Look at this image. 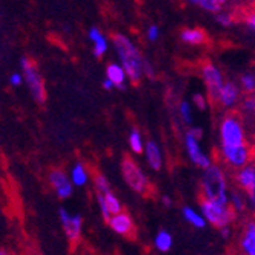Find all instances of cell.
<instances>
[{
	"mask_svg": "<svg viewBox=\"0 0 255 255\" xmlns=\"http://www.w3.org/2000/svg\"><path fill=\"white\" fill-rule=\"evenodd\" d=\"M113 46L117 51L120 64L124 67L127 80L133 84L139 83L142 80V64H144V57L139 52L137 46L124 34H117L113 37Z\"/></svg>",
	"mask_w": 255,
	"mask_h": 255,
	"instance_id": "1",
	"label": "cell"
},
{
	"mask_svg": "<svg viewBox=\"0 0 255 255\" xmlns=\"http://www.w3.org/2000/svg\"><path fill=\"white\" fill-rule=\"evenodd\" d=\"M200 190L205 199L228 202L231 190L225 170L217 164H211L208 168H205L200 179Z\"/></svg>",
	"mask_w": 255,
	"mask_h": 255,
	"instance_id": "2",
	"label": "cell"
},
{
	"mask_svg": "<svg viewBox=\"0 0 255 255\" xmlns=\"http://www.w3.org/2000/svg\"><path fill=\"white\" fill-rule=\"evenodd\" d=\"M199 211L205 217L206 223H211L214 228H223L231 226L236 220V213L233 208L229 206L228 202H220L214 199H202Z\"/></svg>",
	"mask_w": 255,
	"mask_h": 255,
	"instance_id": "3",
	"label": "cell"
},
{
	"mask_svg": "<svg viewBox=\"0 0 255 255\" xmlns=\"http://www.w3.org/2000/svg\"><path fill=\"white\" fill-rule=\"evenodd\" d=\"M121 173L124 182L128 185V188L136 194H148L151 190V183L142 167L128 156H126L121 162Z\"/></svg>",
	"mask_w": 255,
	"mask_h": 255,
	"instance_id": "4",
	"label": "cell"
},
{
	"mask_svg": "<svg viewBox=\"0 0 255 255\" xmlns=\"http://www.w3.org/2000/svg\"><path fill=\"white\" fill-rule=\"evenodd\" d=\"M20 69L23 75V83H26L32 98L38 104L46 103V87H44V80L40 72L38 66L35 64L34 60L29 57H21L20 58Z\"/></svg>",
	"mask_w": 255,
	"mask_h": 255,
	"instance_id": "5",
	"label": "cell"
},
{
	"mask_svg": "<svg viewBox=\"0 0 255 255\" xmlns=\"http://www.w3.org/2000/svg\"><path fill=\"white\" fill-rule=\"evenodd\" d=\"M219 136L222 145H239L248 142L243 120L237 113H228L219 126Z\"/></svg>",
	"mask_w": 255,
	"mask_h": 255,
	"instance_id": "6",
	"label": "cell"
},
{
	"mask_svg": "<svg viewBox=\"0 0 255 255\" xmlns=\"http://www.w3.org/2000/svg\"><path fill=\"white\" fill-rule=\"evenodd\" d=\"M200 75H202L203 84L206 87L208 100L216 104L219 92H220V89H222V86L225 83V77H223L222 69L217 64L211 63V61H206L200 67Z\"/></svg>",
	"mask_w": 255,
	"mask_h": 255,
	"instance_id": "7",
	"label": "cell"
},
{
	"mask_svg": "<svg viewBox=\"0 0 255 255\" xmlns=\"http://www.w3.org/2000/svg\"><path fill=\"white\" fill-rule=\"evenodd\" d=\"M220 157L225 164L233 168H242L252 160V148L248 142L239 145H222L220 144Z\"/></svg>",
	"mask_w": 255,
	"mask_h": 255,
	"instance_id": "8",
	"label": "cell"
},
{
	"mask_svg": "<svg viewBox=\"0 0 255 255\" xmlns=\"http://www.w3.org/2000/svg\"><path fill=\"white\" fill-rule=\"evenodd\" d=\"M183 145H185V150H187V154H188L190 160L193 162L194 165H197L199 168L205 170V168H208L213 164L211 156L206 154L202 150L200 137L194 136L188 130H187V133H185V136H183Z\"/></svg>",
	"mask_w": 255,
	"mask_h": 255,
	"instance_id": "9",
	"label": "cell"
},
{
	"mask_svg": "<svg viewBox=\"0 0 255 255\" xmlns=\"http://www.w3.org/2000/svg\"><path fill=\"white\" fill-rule=\"evenodd\" d=\"M58 217H60L61 228L64 231L67 240L71 243H77L81 239L83 226H84V220H83L81 214H75V213L67 211L66 208H60Z\"/></svg>",
	"mask_w": 255,
	"mask_h": 255,
	"instance_id": "10",
	"label": "cell"
},
{
	"mask_svg": "<svg viewBox=\"0 0 255 255\" xmlns=\"http://www.w3.org/2000/svg\"><path fill=\"white\" fill-rule=\"evenodd\" d=\"M242 95H243V92H242L239 83H236L233 80H225V83L219 92L216 104H219L225 110H233L240 104Z\"/></svg>",
	"mask_w": 255,
	"mask_h": 255,
	"instance_id": "11",
	"label": "cell"
},
{
	"mask_svg": "<svg viewBox=\"0 0 255 255\" xmlns=\"http://www.w3.org/2000/svg\"><path fill=\"white\" fill-rule=\"evenodd\" d=\"M49 183H51V187H52V190H54V193L57 194L58 199L66 200L69 197H72L75 187L72 185L69 176L63 170H60V168L51 170V173H49Z\"/></svg>",
	"mask_w": 255,
	"mask_h": 255,
	"instance_id": "12",
	"label": "cell"
},
{
	"mask_svg": "<svg viewBox=\"0 0 255 255\" xmlns=\"http://www.w3.org/2000/svg\"><path fill=\"white\" fill-rule=\"evenodd\" d=\"M107 225L115 234H118L121 237H131L134 234V222L131 216L126 211L112 214L107 219Z\"/></svg>",
	"mask_w": 255,
	"mask_h": 255,
	"instance_id": "13",
	"label": "cell"
},
{
	"mask_svg": "<svg viewBox=\"0 0 255 255\" xmlns=\"http://www.w3.org/2000/svg\"><path fill=\"white\" fill-rule=\"evenodd\" d=\"M97 202L100 206L101 216L106 222L112 214L123 211V203L118 199V196L113 193V190H109L106 193H97Z\"/></svg>",
	"mask_w": 255,
	"mask_h": 255,
	"instance_id": "14",
	"label": "cell"
},
{
	"mask_svg": "<svg viewBox=\"0 0 255 255\" xmlns=\"http://www.w3.org/2000/svg\"><path fill=\"white\" fill-rule=\"evenodd\" d=\"M234 171V180L237 183V188L243 193H255V167L252 162Z\"/></svg>",
	"mask_w": 255,
	"mask_h": 255,
	"instance_id": "15",
	"label": "cell"
},
{
	"mask_svg": "<svg viewBox=\"0 0 255 255\" xmlns=\"http://www.w3.org/2000/svg\"><path fill=\"white\" fill-rule=\"evenodd\" d=\"M145 154V159H147V164L148 167L153 170V171H160L162 167H164V153H162V148L160 145L150 139L144 144V151Z\"/></svg>",
	"mask_w": 255,
	"mask_h": 255,
	"instance_id": "16",
	"label": "cell"
},
{
	"mask_svg": "<svg viewBox=\"0 0 255 255\" xmlns=\"http://www.w3.org/2000/svg\"><path fill=\"white\" fill-rule=\"evenodd\" d=\"M240 251L243 255H255V223L249 220L240 236Z\"/></svg>",
	"mask_w": 255,
	"mask_h": 255,
	"instance_id": "17",
	"label": "cell"
},
{
	"mask_svg": "<svg viewBox=\"0 0 255 255\" xmlns=\"http://www.w3.org/2000/svg\"><path fill=\"white\" fill-rule=\"evenodd\" d=\"M87 35H89V40L94 43V55L97 58H101L109 51V40H107L106 34L100 28L94 26L89 29Z\"/></svg>",
	"mask_w": 255,
	"mask_h": 255,
	"instance_id": "18",
	"label": "cell"
},
{
	"mask_svg": "<svg viewBox=\"0 0 255 255\" xmlns=\"http://www.w3.org/2000/svg\"><path fill=\"white\" fill-rule=\"evenodd\" d=\"M69 179H71L74 187L83 188V187H86V185L90 182L92 177H90V171L86 167L84 162L78 160V162H75V164L72 165L71 173H69Z\"/></svg>",
	"mask_w": 255,
	"mask_h": 255,
	"instance_id": "19",
	"label": "cell"
},
{
	"mask_svg": "<svg viewBox=\"0 0 255 255\" xmlns=\"http://www.w3.org/2000/svg\"><path fill=\"white\" fill-rule=\"evenodd\" d=\"M106 78H109L117 89H121V90L126 89L127 75H126L124 67L120 63H110L106 67Z\"/></svg>",
	"mask_w": 255,
	"mask_h": 255,
	"instance_id": "20",
	"label": "cell"
},
{
	"mask_svg": "<svg viewBox=\"0 0 255 255\" xmlns=\"http://www.w3.org/2000/svg\"><path fill=\"white\" fill-rule=\"evenodd\" d=\"M182 217L188 225H191L196 229H203L208 223L205 220V217L202 216V213L193 206H183L182 208Z\"/></svg>",
	"mask_w": 255,
	"mask_h": 255,
	"instance_id": "21",
	"label": "cell"
},
{
	"mask_svg": "<svg viewBox=\"0 0 255 255\" xmlns=\"http://www.w3.org/2000/svg\"><path fill=\"white\" fill-rule=\"evenodd\" d=\"M180 38L183 43H187V44L200 46L206 41V34L203 29H199V28H185L180 32Z\"/></svg>",
	"mask_w": 255,
	"mask_h": 255,
	"instance_id": "22",
	"label": "cell"
},
{
	"mask_svg": "<svg viewBox=\"0 0 255 255\" xmlns=\"http://www.w3.org/2000/svg\"><path fill=\"white\" fill-rule=\"evenodd\" d=\"M173 243H174V239H173L170 231H167V229L157 231L154 239H153V246L159 252H168V251H171Z\"/></svg>",
	"mask_w": 255,
	"mask_h": 255,
	"instance_id": "23",
	"label": "cell"
},
{
	"mask_svg": "<svg viewBox=\"0 0 255 255\" xmlns=\"http://www.w3.org/2000/svg\"><path fill=\"white\" fill-rule=\"evenodd\" d=\"M228 203L233 208L234 213H245L248 210V202H246V194L240 190L237 191H229V197H228Z\"/></svg>",
	"mask_w": 255,
	"mask_h": 255,
	"instance_id": "24",
	"label": "cell"
},
{
	"mask_svg": "<svg viewBox=\"0 0 255 255\" xmlns=\"http://www.w3.org/2000/svg\"><path fill=\"white\" fill-rule=\"evenodd\" d=\"M144 137H142V133L141 130L137 128H133L128 134V145H130V150L134 153V154H141L144 151Z\"/></svg>",
	"mask_w": 255,
	"mask_h": 255,
	"instance_id": "25",
	"label": "cell"
},
{
	"mask_svg": "<svg viewBox=\"0 0 255 255\" xmlns=\"http://www.w3.org/2000/svg\"><path fill=\"white\" fill-rule=\"evenodd\" d=\"M177 112H179V117H180V120H182V123H183L185 126H188V127L193 126V123H194L193 107H191V104H190L187 100H182V101L179 103Z\"/></svg>",
	"mask_w": 255,
	"mask_h": 255,
	"instance_id": "26",
	"label": "cell"
},
{
	"mask_svg": "<svg viewBox=\"0 0 255 255\" xmlns=\"http://www.w3.org/2000/svg\"><path fill=\"white\" fill-rule=\"evenodd\" d=\"M239 86H240L243 94L252 95L254 90H255V75H254V72H245V74H242L240 75V80H239Z\"/></svg>",
	"mask_w": 255,
	"mask_h": 255,
	"instance_id": "27",
	"label": "cell"
},
{
	"mask_svg": "<svg viewBox=\"0 0 255 255\" xmlns=\"http://www.w3.org/2000/svg\"><path fill=\"white\" fill-rule=\"evenodd\" d=\"M92 183H94L95 193H106V191L112 190L109 179L104 174H101V173H97L94 176V179H92Z\"/></svg>",
	"mask_w": 255,
	"mask_h": 255,
	"instance_id": "28",
	"label": "cell"
},
{
	"mask_svg": "<svg viewBox=\"0 0 255 255\" xmlns=\"http://www.w3.org/2000/svg\"><path fill=\"white\" fill-rule=\"evenodd\" d=\"M214 15H216V21L219 23L220 26H223V28H231V26L234 25V21H236L234 14H233V12H229V11L220 9V11L216 12Z\"/></svg>",
	"mask_w": 255,
	"mask_h": 255,
	"instance_id": "29",
	"label": "cell"
},
{
	"mask_svg": "<svg viewBox=\"0 0 255 255\" xmlns=\"http://www.w3.org/2000/svg\"><path fill=\"white\" fill-rule=\"evenodd\" d=\"M203 11H206V12H211V14H216V12H219L222 8H223V5H220L217 0H199V3H197Z\"/></svg>",
	"mask_w": 255,
	"mask_h": 255,
	"instance_id": "30",
	"label": "cell"
},
{
	"mask_svg": "<svg viewBox=\"0 0 255 255\" xmlns=\"http://www.w3.org/2000/svg\"><path fill=\"white\" fill-rule=\"evenodd\" d=\"M239 106L242 107V110H243L245 113L254 115V112H255V98H254L252 95H249V97H246V98H242Z\"/></svg>",
	"mask_w": 255,
	"mask_h": 255,
	"instance_id": "31",
	"label": "cell"
},
{
	"mask_svg": "<svg viewBox=\"0 0 255 255\" xmlns=\"http://www.w3.org/2000/svg\"><path fill=\"white\" fill-rule=\"evenodd\" d=\"M193 104L199 109V110H206L208 106H210V100H208V97H205L203 94H194L193 95Z\"/></svg>",
	"mask_w": 255,
	"mask_h": 255,
	"instance_id": "32",
	"label": "cell"
},
{
	"mask_svg": "<svg viewBox=\"0 0 255 255\" xmlns=\"http://www.w3.org/2000/svg\"><path fill=\"white\" fill-rule=\"evenodd\" d=\"M159 37H160V29H159V26H157V25L148 26V29H147V38H148L150 41H157Z\"/></svg>",
	"mask_w": 255,
	"mask_h": 255,
	"instance_id": "33",
	"label": "cell"
},
{
	"mask_svg": "<svg viewBox=\"0 0 255 255\" xmlns=\"http://www.w3.org/2000/svg\"><path fill=\"white\" fill-rule=\"evenodd\" d=\"M9 84L12 87H20L23 84V75H21V72H12L9 75Z\"/></svg>",
	"mask_w": 255,
	"mask_h": 255,
	"instance_id": "34",
	"label": "cell"
},
{
	"mask_svg": "<svg viewBox=\"0 0 255 255\" xmlns=\"http://www.w3.org/2000/svg\"><path fill=\"white\" fill-rule=\"evenodd\" d=\"M142 74L150 77V78H154V71H153V66L144 58V64H142Z\"/></svg>",
	"mask_w": 255,
	"mask_h": 255,
	"instance_id": "35",
	"label": "cell"
},
{
	"mask_svg": "<svg viewBox=\"0 0 255 255\" xmlns=\"http://www.w3.org/2000/svg\"><path fill=\"white\" fill-rule=\"evenodd\" d=\"M245 25L248 26V29L249 31H255V14L254 12H251L248 17H246V20H245Z\"/></svg>",
	"mask_w": 255,
	"mask_h": 255,
	"instance_id": "36",
	"label": "cell"
},
{
	"mask_svg": "<svg viewBox=\"0 0 255 255\" xmlns=\"http://www.w3.org/2000/svg\"><path fill=\"white\" fill-rule=\"evenodd\" d=\"M220 229V236L223 239H229L231 234H233V229H231V226H223V228H219Z\"/></svg>",
	"mask_w": 255,
	"mask_h": 255,
	"instance_id": "37",
	"label": "cell"
},
{
	"mask_svg": "<svg viewBox=\"0 0 255 255\" xmlns=\"http://www.w3.org/2000/svg\"><path fill=\"white\" fill-rule=\"evenodd\" d=\"M162 205H164L165 208H171L173 206V200L170 196H162Z\"/></svg>",
	"mask_w": 255,
	"mask_h": 255,
	"instance_id": "38",
	"label": "cell"
},
{
	"mask_svg": "<svg viewBox=\"0 0 255 255\" xmlns=\"http://www.w3.org/2000/svg\"><path fill=\"white\" fill-rule=\"evenodd\" d=\"M103 87H104L106 90H113V89H115L113 83H112L109 78H104V80H103Z\"/></svg>",
	"mask_w": 255,
	"mask_h": 255,
	"instance_id": "39",
	"label": "cell"
},
{
	"mask_svg": "<svg viewBox=\"0 0 255 255\" xmlns=\"http://www.w3.org/2000/svg\"><path fill=\"white\" fill-rule=\"evenodd\" d=\"M217 2L220 3V5H226V3H229L231 0H217Z\"/></svg>",
	"mask_w": 255,
	"mask_h": 255,
	"instance_id": "40",
	"label": "cell"
},
{
	"mask_svg": "<svg viewBox=\"0 0 255 255\" xmlns=\"http://www.w3.org/2000/svg\"><path fill=\"white\" fill-rule=\"evenodd\" d=\"M187 2H190L191 5H197V3H199V0H187Z\"/></svg>",
	"mask_w": 255,
	"mask_h": 255,
	"instance_id": "41",
	"label": "cell"
},
{
	"mask_svg": "<svg viewBox=\"0 0 255 255\" xmlns=\"http://www.w3.org/2000/svg\"><path fill=\"white\" fill-rule=\"evenodd\" d=\"M0 255H8V254L5 251H0Z\"/></svg>",
	"mask_w": 255,
	"mask_h": 255,
	"instance_id": "42",
	"label": "cell"
}]
</instances>
